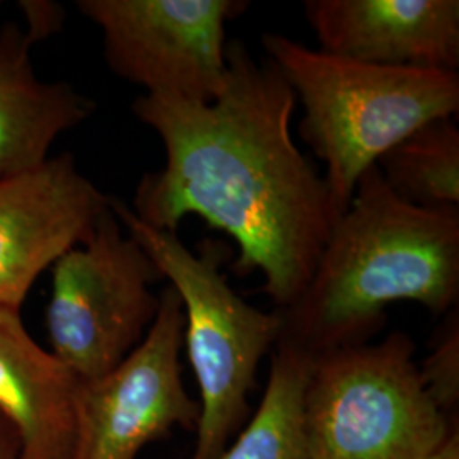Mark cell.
<instances>
[{"label": "cell", "instance_id": "1", "mask_svg": "<svg viewBox=\"0 0 459 459\" xmlns=\"http://www.w3.org/2000/svg\"><path fill=\"white\" fill-rule=\"evenodd\" d=\"M229 79L212 102L143 94L134 116L162 140L165 164L136 186L133 213L178 231L197 214L238 247L231 269L261 271L264 293L290 307L312 278L337 221L324 176L296 147V96L269 60L227 43Z\"/></svg>", "mask_w": 459, "mask_h": 459}, {"label": "cell", "instance_id": "18", "mask_svg": "<svg viewBox=\"0 0 459 459\" xmlns=\"http://www.w3.org/2000/svg\"><path fill=\"white\" fill-rule=\"evenodd\" d=\"M422 459H459V434L458 429L451 430V434L446 437L436 451H432L430 455H427Z\"/></svg>", "mask_w": 459, "mask_h": 459}, {"label": "cell", "instance_id": "2", "mask_svg": "<svg viewBox=\"0 0 459 459\" xmlns=\"http://www.w3.org/2000/svg\"><path fill=\"white\" fill-rule=\"evenodd\" d=\"M458 298L459 208L413 206L373 165L330 230L305 290L276 308L279 341L315 359L369 342L394 301L441 315L456 308Z\"/></svg>", "mask_w": 459, "mask_h": 459}, {"label": "cell", "instance_id": "19", "mask_svg": "<svg viewBox=\"0 0 459 459\" xmlns=\"http://www.w3.org/2000/svg\"><path fill=\"white\" fill-rule=\"evenodd\" d=\"M0 5H2V2H0Z\"/></svg>", "mask_w": 459, "mask_h": 459}, {"label": "cell", "instance_id": "4", "mask_svg": "<svg viewBox=\"0 0 459 459\" xmlns=\"http://www.w3.org/2000/svg\"><path fill=\"white\" fill-rule=\"evenodd\" d=\"M111 210L181 298L184 345L201 394L191 459H218L246 417L259 362L278 344L281 315L248 305L230 288L221 274L231 255L227 242L204 240L195 252L178 231L148 225L121 199L111 196Z\"/></svg>", "mask_w": 459, "mask_h": 459}, {"label": "cell", "instance_id": "10", "mask_svg": "<svg viewBox=\"0 0 459 459\" xmlns=\"http://www.w3.org/2000/svg\"><path fill=\"white\" fill-rule=\"evenodd\" d=\"M320 48L379 66L458 72V0H307Z\"/></svg>", "mask_w": 459, "mask_h": 459}, {"label": "cell", "instance_id": "6", "mask_svg": "<svg viewBox=\"0 0 459 459\" xmlns=\"http://www.w3.org/2000/svg\"><path fill=\"white\" fill-rule=\"evenodd\" d=\"M155 264L123 233L113 210L91 237L51 267L47 308L49 351L82 381L106 375L145 337L160 295Z\"/></svg>", "mask_w": 459, "mask_h": 459}, {"label": "cell", "instance_id": "9", "mask_svg": "<svg viewBox=\"0 0 459 459\" xmlns=\"http://www.w3.org/2000/svg\"><path fill=\"white\" fill-rule=\"evenodd\" d=\"M109 208L111 196L72 153L0 179V307L19 312L39 274L83 244Z\"/></svg>", "mask_w": 459, "mask_h": 459}, {"label": "cell", "instance_id": "16", "mask_svg": "<svg viewBox=\"0 0 459 459\" xmlns=\"http://www.w3.org/2000/svg\"><path fill=\"white\" fill-rule=\"evenodd\" d=\"M21 5L28 22L26 30L38 41L60 30L64 22V11L60 9V5L51 2H22Z\"/></svg>", "mask_w": 459, "mask_h": 459}, {"label": "cell", "instance_id": "15", "mask_svg": "<svg viewBox=\"0 0 459 459\" xmlns=\"http://www.w3.org/2000/svg\"><path fill=\"white\" fill-rule=\"evenodd\" d=\"M420 369L427 392L441 411L458 403L459 396V330L458 315L441 330L437 342Z\"/></svg>", "mask_w": 459, "mask_h": 459}, {"label": "cell", "instance_id": "13", "mask_svg": "<svg viewBox=\"0 0 459 459\" xmlns=\"http://www.w3.org/2000/svg\"><path fill=\"white\" fill-rule=\"evenodd\" d=\"M312 364V356L279 341L259 409L218 459H310L303 409Z\"/></svg>", "mask_w": 459, "mask_h": 459}, {"label": "cell", "instance_id": "3", "mask_svg": "<svg viewBox=\"0 0 459 459\" xmlns=\"http://www.w3.org/2000/svg\"><path fill=\"white\" fill-rule=\"evenodd\" d=\"M263 47L303 106L299 136L325 165L337 220L388 150L427 123L458 115V72L369 65L278 33L264 34Z\"/></svg>", "mask_w": 459, "mask_h": 459}, {"label": "cell", "instance_id": "12", "mask_svg": "<svg viewBox=\"0 0 459 459\" xmlns=\"http://www.w3.org/2000/svg\"><path fill=\"white\" fill-rule=\"evenodd\" d=\"M38 39L17 22L0 30V179L47 162L53 143L87 121L96 102L66 82L34 72Z\"/></svg>", "mask_w": 459, "mask_h": 459}, {"label": "cell", "instance_id": "17", "mask_svg": "<svg viewBox=\"0 0 459 459\" xmlns=\"http://www.w3.org/2000/svg\"><path fill=\"white\" fill-rule=\"evenodd\" d=\"M0 459H22L14 430L0 417Z\"/></svg>", "mask_w": 459, "mask_h": 459}, {"label": "cell", "instance_id": "11", "mask_svg": "<svg viewBox=\"0 0 459 459\" xmlns=\"http://www.w3.org/2000/svg\"><path fill=\"white\" fill-rule=\"evenodd\" d=\"M79 381L34 341L19 312L0 307V417L22 459H72Z\"/></svg>", "mask_w": 459, "mask_h": 459}, {"label": "cell", "instance_id": "5", "mask_svg": "<svg viewBox=\"0 0 459 459\" xmlns=\"http://www.w3.org/2000/svg\"><path fill=\"white\" fill-rule=\"evenodd\" d=\"M415 344L392 332L313 359L305 392L310 459H422L451 434L413 359Z\"/></svg>", "mask_w": 459, "mask_h": 459}, {"label": "cell", "instance_id": "8", "mask_svg": "<svg viewBox=\"0 0 459 459\" xmlns=\"http://www.w3.org/2000/svg\"><path fill=\"white\" fill-rule=\"evenodd\" d=\"M184 310L172 286L143 341L106 375L79 381L72 459H136L174 427L196 430L201 407L182 379Z\"/></svg>", "mask_w": 459, "mask_h": 459}, {"label": "cell", "instance_id": "7", "mask_svg": "<svg viewBox=\"0 0 459 459\" xmlns=\"http://www.w3.org/2000/svg\"><path fill=\"white\" fill-rule=\"evenodd\" d=\"M247 0H77L117 77L147 89L212 102L229 79L227 22Z\"/></svg>", "mask_w": 459, "mask_h": 459}, {"label": "cell", "instance_id": "14", "mask_svg": "<svg viewBox=\"0 0 459 459\" xmlns=\"http://www.w3.org/2000/svg\"><path fill=\"white\" fill-rule=\"evenodd\" d=\"M392 193L420 208H459V128L436 119L409 134L377 162Z\"/></svg>", "mask_w": 459, "mask_h": 459}]
</instances>
